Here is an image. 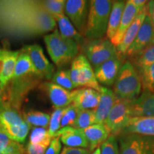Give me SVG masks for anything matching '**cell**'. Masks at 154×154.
<instances>
[{"label": "cell", "mask_w": 154, "mask_h": 154, "mask_svg": "<svg viewBox=\"0 0 154 154\" xmlns=\"http://www.w3.org/2000/svg\"><path fill=\"white\" fill-rule=\"evenodd\" d=\"M56 26L54 18L42 9L37 1H30L29 5L21 15L13 34L19 36L38 35L54 31Z\"/></svg>", "instance_id": "6da1fadb"}, {"label": "cell", "mask_w": 154, "mask_h": 154, "mask_svg": "<svg viewBox=\"0 0 154 154\" xmlns=\"http://www.w3.org/2000/svg\"><path fill=\"white\" fill-rule=\"evenodd\" d=\"M44 40L51 60L59 67L72 61L79 52V44L73 39L63 37L58 29L46 35Z\"/></svg>", "instance_id": "7a4b0ae2"}, {"label": "cell", "mask_w": 154, "mask_h": 154, "mask_svg": "<svg viewBox=\"0 0 154 154\" xmlns=\"http://www.w3.org/2000/svg\"><path fill=\"white\" fill-rule=\"evenodd\" d=\"M112 2L113 1L109 0L90 1L87 24L84 34L86 39H99L106 34Z\"/></svg>", "instance_id": "3957f363"}, {"label": "cell", "mask_w": 154, "mask_h": 154, "mask_svg": "<svg viewBox=\"0 0 154 154\" xmlns=\"http://www.w3.org/2000/svg\"><path fill=\"white\" fill-rule=\"evenodd\" d=\"M142 86L137 69L127 61L121 65L113 84V92L119 99L134 101L139 96Z\"/></svg>", "instance_id": "277c9868"}, {"label": "cell", "mask_w": 154, "mask_h": 154, "mask_svg": "<svg viewBox=\"0 0 154 154\" xmlns=\"http://www.w3.org/2000/svg\"><path fill=\"white\" fill-rule=\"evenodd\" d=\"M84 56L89 61L94 69L109 59L119 57L116 47L108 38L99 39H86L82 44Z\"/></svg>", "instance_id": "5b68a950"}, {"label": "cell", "mask_w": 154, "mask_h": 154, "mask_svg": "<svg viewBox=\"0 0 154 154\" xmlns=\"http://www.w3.org/2000/svg\"><path fill=\"white\" fill-rule=\"evenodd\" d=\"M69 72L75 88L84 86L99 92L101 86L96 80L93 67L84 55L79 54L73 59Z\"/></svg>", "instance_id": "8992f818"}, {"label": "cell", "mask_w": 154, "mask_h": 154, "mask_svg": "<svg viewBox=\"0 0 154 154\" xmlns=\"http://www.w3.org/2000/svg\"><path fill=\"white\" fill-rule=\"evenodd\" d=\"M119 154H154V137L136 134H121Z\"/></svg>", "instance_id": "52a82bcc"}, {"label": "cell", "mask_w": 154, "mask_h": 154, "mask_svg": "<svg viewBox=\"0 0 154 154\" xmlns=\"http://www.w3.org/2000/svg\"><path fill=\"white\" fill-rule=\"evenodd\" d=\"M131 101L117 97L112 109L103 123L110 134L115 136L121 134L128 121L131 119Z\"/></svg>", "instance_id": "ba28073f"}, {"label": "cell", "mask_w": 154, "mask_h": 154, "mask_svg": "<svg viewBox=\"0 0 154 154\" xmlns=\"http://www.w3.org/2000/svg\"><path fill=\"white\" fill-rule=\"evenodd\" d=\"M90 1L67 0L65 5V15L74 28L84 37L87 24Z\"/></svg>", "instance_id": "9c48e42d"}, {"label": "cell", "mask_w": 154, "mask_h": 154, "mask_svg": "<svg viewBox=\"0 0 154 154\" xmlns=\"http://www.w3.org/2000/svg\"><path fill=\"white\" fill-rule=\"evenodd\" d=\"M154 31L149 14L146 15L134 42L127 50L125 57L131 59L137 54L153 44Z\"/></svg>", "instance_id": "30bf717a"}, {"label": "cell", "mask_w": 154, "mask_h": 154, "mask_svg": "<svg viewBox=\"0 0 154 154\" xmlns=\"http://www.w3.org/2000/svg\"><path fill=\"white\" fill-rule=\"evenodd\" d=\"M23 51L29 55L40 78H52L54 74V67L45 57L41 46L36 44L28 45L23 49Z\"/></svg>", "instance_id": "8fae6325"}, {"label": "cell", "mask_w": 154, "mask_h": 154, "mask_svg": "<svg viewBox=\"0 0 154 154\" xmlns=\"http://www.w3.org/2000/svg\"><path fill=\"white\" fill-rule=\"evenodd\" d=\"M121 61L119 57L105 61L101 65L94 69L96 80L99 84L106 86H111L114 84L116 77L121 67Z\"/></svg>", "instance_id": "7c38bea8"}, {"label": "cell", "mask_w": 154, "mask_h": 154, "mask_svg": "<svg viewBox=\"0 0 154 154\" xmlns=\"http://www.w3.org/2000/svg\"><path fill=\"white\" fill-rule=\"evenodd\" d=\"M148 12H149V2L146 4L144 8L136 17V18L133 21L129 28L126 31V34H124L121 43L116 47V50L118 56L120 55L122 56V57H125L127 50L129 48L131 44H132L134 38L137 35L140 26H141L142 23L143 22V20L146 15L148 14Z\"/></svg>", "instance_id": "4fadbf2b"}, {"label": "cell", "mask_w": 154, "mask_h": 154, "mask_svg": "<svg viewBox=\"0 0 154 154\" xmlns=\"http://www.w3.org/2000/svg\"><path fill=\"white\" fill-rule=\"evenodd\" d=\"M99 93L100 100L99 104L93 110L95 114V124H103L117 99V96L113 91L106 86L100 87Z\"/></svg>", "instance_id": "5bb4252c"}, {"label": "cell", "mask_w": 154, "mask_h": 154, "mask_svg": "<svg viewBox=\"0 0 154 154\" xmlns=\"http://www.w3.org/2000/svg\"><path fill=\"white\" fill-rule=\"evenodd\" d=\"M59 136L62 143L66 147L82 148L88 147V140L86 139L84 130L76 128L73 126H67L61 128L56 134L54 137Z\"/></svg>", "instance_id": "9a60e30c"}, {"label": "cell", "mask_w": 154, "mask_h": 154, "mask_svg": "<svg viewBox=\"0 0 154 154\" xmlns=\"http://www.w3.org/2000/svg\"><path fill=\"white\" fill-rule=\"evenodd\" d=\"M74 99L72 104L79 110L95 109L100 100V93L88 88H77L74 91Z\"/></svg>", "instance_id": "2e32d148"}, {"label": "cell", "mask_w": 154, "mask_h": 154, "mask_svg": "<svg viewBox=\"0 0 154 154\" xmlns=\"http://www.w3.org/2000/svg\"><path fill=\"white\" fill-rule=\"evenodd\" d=\"M44 87L54 108H66L72 103L73 91H69L53 82H46Z\"/></svg>", "instance_id": "e0dca14e"}, {"label": "cell", "mask_w": 154, "mask_h": 154, "mask_svg": "<svg viewBox=\"0 0 154 154\" xmlns=\"http://www.w3.org/2000/svg\"><path fill=\"white\" fill-rule=\"evenodd\" d=\"M131 116L133 117H154V92L143 91L131 103Z\"/></svg>", "instance_id": "ac0fdd59"}, {"label": "cell", "mask_w": 154, "mask_h": 154, "mask_svg": "<svg viewBox=\"0 0 154 154\" xmlns=\"http://www.w3.org/2000/svg\"><path fill=\"white\" fill-rule=\"evenodd\" d=\"M121 134H136L154 137V117H133L127 123Z\"/></svg>", "instance_id": "d6986e66"}, {"label": "cell", "mask_w": 154, "mask_h": 154, "mask_svg": "<svg viewBox=\"0 0 154 154\" xmlns=\"http://www.w3.org/2000/svg\"><path fill=\"white\" fill-rule=\"evenodd\" d=\"M138 13H139V11L132 3L131 0L126 2V6L124 7L118 30L116 32L113 37L110 40L115 47H116L121 43L126 31L129 28L133 21L138 14Z\"/></svg>", "instance_id": "ffe728a7"}, {"label": "cell", "mask_w": 154, "mask_h": 154, "mask_svg": "<svg viewBox=\"0 0 154 154\" xmlns=\"http://www.w3.org/2000/svg\"><path fill=\"white\" fill-rule=\"evenodd\" d=\"M84 132L88 140V150L91 152L101 146L110 135L109 130L103 124L91 125L84 129Z\"/></svg>", "instance_id": "44dd1931"}, {"label": "cell", "mask_w": 154, "mask_h": 154, "mask_svg": "<svg viewBox=\"0 0 154 154\" xmlns=\"http://www.w3.org/2000/svg\"><path fill=\"white\" fill-rule=\"evenodd\" d=\"M19 51H8L6 50L3 58L2 65L0 69V87L2 90L12 80L15 66L19 55Z\"/></svg>", "instance_id": "7402d4cb"}, {"label": "cell", "mask_w": 154, "mask_h": 154, "mask_svg": "<svg viewBox=\"0 0 154 154\" xmlns=\"http://www.w3.org/2000/svg\"><path fill=\"white\" fill-rule=\"evenodd\" d=\"M125 6V1H113L106 32V37L109 39L111 40L118 30Z\"/></svg>", "instance_id": "603a6c76"}, {"label": "cell", "mask_w": 154, "mask_h": 154, "mask_svg": "<svg viewBox=\"0 0 154 154\" xmlns=\"http://www.w3.org/2000/svg\"><path fill=\"white\" fill-rule=\"evenodd\" d=\"M54 18L58 24L59 29V32L61 36L65 38L73 39L79 44V46L80 44L84 43L85 38L77 32L66 15H59V16L54 17Z\"/></svg>", "instance_id": "cb8c5ba5"}, {"label": "cell", "mask_w": 154, "mask_h": 154, "mask_svg": "<svg viewBox=\"0 0 154 154\" xmlns=\"http://www.w3.org/2000/svg\"><path fill=\"white\" fill-rule=\"evenodd\" d=\"M29 74H35L38 76L37 72L29 55L25 51H23L19 54L18 59H17L12 80Z\"/></svg>", "instance_id": "d4e9b609"}, {"label": "cell", "mask_w": 154, "mask_h": 154, "mask_svg": "<svg viewBox=\"0 0 154 154\" xmlns=\"http://www.w3.org/2000/svg\"><path fill=\"white\" fill-rule=\"evenodd\" d=\"M25 123L23 117L10 106L2 105L0 109V126L2 128L19 126Z\"/></svg>", "instance_id": "484cf974"}, {"label": "cell", "mask_w": 154, "mask_h": 154, "mask_svg": "<svg viewBox=\"0 0 154 154\" xmlns=\"http://www.w3.org/2000/svg\"><path fill=\"white\" fill-rule=\"evenodd\" d=\"M51 116L48 113L38 111H31L29 112L23 114V119L26 123L30 125L31 127H49Z\"/></svg>", "instance_id": "4316f807"}, {"label": "cell", "mask_w": 154, "mask_h": 154, "mask_svg": "<svg viewBox=\"0 0 154 154\" xmlns=\"http://www.w3.org/2000/svg\"><path fill=\"white\" fill-rule=\"evenodd\" d=\"M131 59L132 64L136 69L154 64V44L143 49Z\"/></svg>", "instance_id": "83f0119b"}, {"label": "cell", "mask_w": 154, "mask_h": 154, "mask_svg": "<svg viewBox=\"0 0 154 154\" xmlns=\"http://www.w3.org/2000/svg\"><path fill=\"white\" fill-rule=\"evenodd\" d=\"M37 2L39 7L53 17L65 14V0H44Z\"/></svg>", "instance_id": "f1b7e54d"}, {"label": "cell", "mask_w": 154, "mask_h": 154, "mask_svg": "<svg viewBox=\"0 0 154 154\" xmlns=\"http://www.w3.org/2000/svg\"><path fill=\"white\" fill-rule=\"evenodd\" d=\"M136 69L139 74L143 91L154 92V64Z\"/></svg>", "instance_id": "f546056e"}, {"label": "cell", "mask_w": 154, "mask_h": 154, "mask_svg": "<svg viewBox=\"0 0 154 154\" xmlns=\"http://www.w3.org/2000/svg\"><path fill=\"white\" fill-rule=\"evenodd\" d=\"M30 128V125L25 122L22 125H19V126L7 127V128H3V129L11 140L18 142V143H22L27 137Z\"/></svg>", "instance_id": "4dcf8cb0"}, {"label": "cell", "mask_w": 154, "mask_h": 154, "mask_svg": "<svg viewBox=\"0 0 154 154\" xmlns=\"http://www.w3.org/2000/svg\"><path fill=\"white\" fill-rule=\"evenodd\" d=\"M95 124V114L93 110H80L73 127L84 130Z\"/></svg>", "instance_id": "1f68e13d"}, {"label": "cell", "mask_w": 154, "mask_h": 154, "mask_svg": "<svg viewBox=\"0 0 154 154\" xmlns=\"http://www.w3.org/2000/svg\"><path fill=\"white\" fill-rule=\"evenodd\" d=\"M51 79H52L53 83L66 88L69 91H72L76 88L71 79L69 70H65L62 69H59L57 72L54 74Z\"/></svg>", "instance_id": "d6a6232c"}, {"label": "cell", "mask_w": 154, "mask_h": 154, "mask_svg": "<svg viewBox=\"0 0 154 154\" xmlns=\"http://www.w3.org/2000/svg\"><path fill=\"white\" fill-rule=\"evenodd\" d=\"M64 109L65 108H55L53 113H51L48 127V132L51 137L54 138L56 134L60 130L61 121Z\"/></svg>", "instance_id": "836d02e7"}, {"label": "cell", "mask_w": 154, "mask_h": 154, "mask_svg": "<svg viewBox=\"0 0 154 154\" xmlns=\"http://www.w3.org/2000/svg\"><path fill=\"white\" fill-rule=\"evenodd\" d=\"M79 111V109H78L72 104L65 108L62 119H61L60 129L67 126H72L76 121Z\"/></svg>", "instance_id": "e575fe53"}, {"label": "cell", "mask_w": 154, "mask_h": 154, "mask_svg": "<svg viewBox=\"0 0 154 154\" xmlns=\"http://www.w3.org/2000/svg\"><path fill=\"white\" fill-rule=\"evenodd\" d=\"M48 132V129L42 127H35L32 129L29 136V142L32 144H37L42 143L45 140L52 139Z\"/></svg>", "instance_id": "d590c367"}, {"label": "cell", "mask_w": 154, "mask_h": 154, "mask_svg": "<svg viewBox=\"0 0 154 154\" xmlns=\"http://www.w3.org/2000/svg\"><path fill=\"white\" fill-rule=\"evenodd\" d=\"M101 154H119L118 140L113 135H111L100 147Z\"/></svg>", "instance_id": "8d00e7d4"}, {"label": "cell", "mask_w": 154, "mask_h": 154, "mask_svg": "<svg viewBox=\"0 0 154 154\" xmlns=\"http://www.w3.org/2000/svg\"><path fill=\"white\" fill-rule=\"evenodd\" d=\"M52 139H49L37 144L29 143L25 148L24 154H45Z\"/></svg>", "instance_id": "74e56055"}, {"label": "cell", "mask_w": 154, "mask_h": 154, "mask_svg": "<svg viewBox=\"0 0 154 154\" xmlns=\"http://www.w3.org/2000/svg\"><path fill=\"white\" fill-rule=\"evenodd\" d=\"M61 142L59 136L54 137L51 140V143L47 148L45 154H60L61 151Z\"/></svg>", "instance_id": "f35d334b"}, {"label": "cell", "mask_w": 154, "mask_h": 154, "mask_svg": "<svg viewBox=\"0 0 154 154\" xmlns=\"http://www.w3.org/2000/svg\"><path fill=\"white\" fill-rule=\"evenodd\" d=\"M12 140L9 137L2 128H0V152H3L8 147Z\"/></svg>", "instance_id": "ab89813d"}, {"label": "cell", "mask_w": 154, "mask_h": 154, "mask_svg": "<svg viewBox=\"0 0 154 154\" xmlns=\"http://www.w3.org/2000/svg\"><path fill=\"white\" fill-rule=\"evenodd\" d=\"M60 154H91L88 149L82 148H70L64 146Z\"/></svg>", "instance_id": "60d3db41"}, {"label": "cell", "mask_w": 154, "mask_h": 154, "mask_svg": "<svg viewBox=\"0 0 154 154\" xmlns=\"http://www.w3.org/2000/svg\"><path fill=\"white\" fill-rule=\"evenodd\" d=\"M148 14L151 19L152 24H153V31H154V1H149V12ZM154 44V40H153Z\"/></svg>", "instance_id": "b9f144b4"}, {"label": "cell", "mask_w": 154, "mask_h": 154, "mask_svg": "<svg viewBox=\"0 0 154 154\" xmlns=\"http://www.w3.org/2000/svg\"><path fill=\"white\" fill-rule=\"evenodd\" d=\"M132 3L135 5V7L138 9L139 12L144 8V7L149 2L146 0H131Z\"/></svg>", "instance_id": "7bdbcfd3"}, {"label": "cell", "mask_w": 154, "mask_h": 154, "mask_svg": "<svg viewBox=\"0 0 154 154\" xmlns=\"http://www.w3.org/2000/svg\"><path fill=\"white\" fill-rule=\"evenodd\" d=\"M91 154H101V149H100V147H98L97 149L94 150Z\"/></svg>", "instance_id": "ee69618b"}, {"label": "cell", "mask_w": 154, "mask_h": 154, "mask_svg": "<svg viewBox=\"0 0 154 154\" xmlns=\"http://www.w3.org/2000/svg\"><path fill=\"white\" fill-rule=\"evenodd\" d=\"M2 103V88L0 87V109H1Z\"/></svg>", "instance_id": "f6af8a7d"}, {"label": "cell", "mask_w": 154, "mask_h": 154, "mask_svg": "<svg viewBox=\"0 0 154 154\" xmlns=\"http://www.w3.org/2000/svg\"><path fill=\"white\" fill-rule=\"evenodd\" d=\"M0 154H5V153H2V152H0Z\"/></svg>", "instance_id": "bcb514c9"}, {"label": "cell", "mask_w": 154, "mask_h": 154, "mask_svg": "<svg viewBox=\"0 0 154 154\" xmlns=\"http://www.w3.org/2000/svg\"><path fill=\"white\" fill-rule=\"evenodd\" d=\"M0 128H1V126H0Z\"/></svg>", "instance_id": "7dc6e473"}, {"label": "cell", "mask_w": 154, "mask_h": 154, "mask_svg": "<svg viewBox=\"0 0 154 154\" xmlns=\"http://www.w3.org/2000/svg\"></svg>", "instance_id": "c3c4849f"}]
</instances>
